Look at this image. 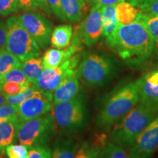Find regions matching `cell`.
Listing matches in <instances>:
<instances>
[{
	"instance_id": "obj_1",
	"label": "cell",
	"mask_w": 158,
	"mask_h": 158,
	"mask_svg": "<svg viewBox=\"0 0 158 158\" xmlns=\"http://www.w3.org/2000/svg\"><path fill=\"white\" fill-rule=\"evenodd\" d=\"M155 41L143 21L138 19L129 24H118L113 48L128 64H141L152 52Z\"/></svg>"
},
{
	"instance_id": "obj_2",
	"label": "cell",
	"mask_w": 158,
	"mask_h": 158,
	"mask_svg": "<svg viewBox=\"0 0 158 158\" xmlns=\"http://www.w3.org/2000/svg\"><path fill=\"white\" fill-rule=\"evenodd\" d=\"M138 81L124 83L106 96L97 116L96 126L100 133L110 131L138 103Z\"/></svg>"
},
{
	"instance_id": "obj_3",
	"label": "cell",
	"mask_w": 158,
	"mask_h": 158,
	"mask_svg": "<svg viewBox=\"0 0 158 158\" xmlns=\"http://www.w3.org/2000/svg\"><path fill=\"white\" fill-rule=\"evenodd\" d=\"M157 114V108L139 101L121 121L112 127L109 141L125 149H130Z\"/></svg>"
},
{
	"instance_id": "obj_4",
	"label": "cell",
	"mask_w": 158,
	"mask_h": 158,
	"mask_svg": "<svg viewBox=\"0 0 158 158\" xmlns=\"http://www.w3.org/2000/svg\"><path fill=\"white\" fill-rule=\"evenodd\" d=\"M52 116L55 127L64 133H76L86 125L88 108L84 95L79 93L68 101L53 106Z\"/></svg>"
},
{
	"instance_id": "obj_5",
	"label": "cell",
	"mask_w": 158,
	"mask_h": 158,
	"mask_svg": "<svg viewBox=\"0 0 158 158\" xmlns=\"http://www.w3.org/2000/svg\"><path fill=\"white\" fill-rule=\"evenodd\" d=\"M79 81L89 88L101 87L114 78L115 67L102 55L89 54L83 57L76 70Z\"/></svg>"
},
{
	"instance_id": "obj_6",
	"label": "cell",
	"mask_w": 158,
	"mask_h": 158,
	"mask_svg": "<svg viewBox=\"0 0 158 158\" xmlns=\"http://www.w3.org/2000/svg\"><path fill=\"white\" fill-rule=\"evenodd\" d=\"M55 124L51 114H46L18 124L15 141L29 147L48 145L54 134Z\"/></svg>"
},
{
	"instance_id": "obj_7",
	"label": "cell",
	"mask_w": 158,
	"mask_h": 158,
	"mask_svg": "<svg viewBox=\"0 0 158 158\" xmlns=\"http://www.w3.org/2000/svg\"><path fill=\"white\" fill-rule=\"evenodd\" d=\"M6 24L7 29L6 50L21 62L39 56L40 46L21 24L18 16L9 18Z\"/></svg>"
},
{
	"instance_id": "obj_8",
	"label": "cell",
	"mask_w": 158,
	"mask_h": 158,
	"mask_svg": "<svg viewBox=\"0 0 158 158\" xmlns=\"http://www.w3.org/2000/svg\"><path fill=\"white\" fill-rule=\"evenodd\" d=\"M80 56L76 54L57 68H43L42 73L33 85L44 92L52 102L53 92L67 77L76 73L75 68L78 66Z\"/></svg>"
},
{
	"instance_id": "obj_9",
	"label": "cell",
	"mask_w": 158,
	"mask_h": 158,
	"mask_svg": "<svg viewBox=\"0 0 158 158\" xmlns=\"http://www.w3.org/2000/svg\"><path fill=\"white\" fill-rule=\"evenodd\" d=\"M18 18L40 48H45L50 42L52 33L51 23L42 15L32 11L26 12Z\"/></svg>"
},
{
	"instance_id": "obj_10",
	"label": "cell",
	"mask_w": 158,
	"mask_h": 158,
	"mask_svg": "<svg viewBox=\"0 0 158 158\" xmlns=\"http://www.w3.org/2000/svg\"><path fill=\"white\" fill-rule=\"evenodd\" d=\"M158 149V114L142 132L130 154L133 158H151Z\"/></svg>"
},
{
	"instance_id": "obj_11",
	"label": "cell",
	"mask_w": 158,
	"mask_h": 158,
	"mask_svg": "<svg viewBox=\"0 0 158 158\" xmlns=\"http://www.w3.org/2000/svg\"><path fill=\"white\" fill-rule=\"evenodd\" d=\"M78 29L83 43L89 47L95 44L102 33V7L94 3L89 15Z\"/></svg>"
},
{
	"instance_id": "obj_12",
	"label": "cell",
	"mask_w": 158,
	"mask_h": 158,
	"mask_svg": "<svg viewBox=\"0 0 158 158\" xmlns=\"http://www.w3.org/2000/svg\"><path fill=\"white\" fill-rule=\"evenodd\" d=\"M18 108L20 120L27 121L48 114L52 108V102L46 96L35 97L21 102Z\"/></svg>"
},
{
	"instance_id": "obj_13",
	"label": "cell",
	"mask_w": 158,
	"mask_h": 158,
	"mask_svg": "<svg viewBox=\"0 0 158 158\" xmlns=\"http://www.w3.org/2000/svg\"><path fill=\"white\" fill-rule=\"evenodd\" d=\"M140 102L158 109V70L138 79Z\"/></svg>"
},
{
	"instance_id": "obj_14",
	"label": "cell",
	"mask_w": 158,
	"mask_h": 158,
	"mask_svg": "<svg viewBox=\"0 0 158 158\" xmlns=\"http://www.w3.org/2000/svg\"><path fill=\"white\" fill-rule=\"evenodd\" d=\"M80 81L76 73L69 76L64 79L53 92L52 105L68 101L80 93Z\"/></svg>"
},
{
	"instance_id": "obj_15",
	"label": "cell",
	"mask_w": 158,
	"mask_h": 158,
	"mask_svg": "<svg viewBox=\"0 0 158 158\" xmlns=\"http://www.w3.org/2000/svg\"><path fill=\"white\" fill-rule=\"evenodd\" d=\"M80 143L70 134L58 136L53 143L51 158H74Z\"/></svg>"
},
{
	"instance_id": "obj_16",
	"label": "cell",
	"mask_w": 158,
	"mask_h": 158,
	"mask_svg": "<svg viewBox=\"0 0 158 158\" xmlns=\"http://www.w3.org/2000/svg\"><path fill=\"white\" fill-rule=\"evenodd\" d=\"M102 33L106 42L111 48L115 43L116 34L118 26L116 17V5H107L102 7Z\"/></svg>"
},
{
	"instance_id": "obj_17",
	"label": "cell",
	"mask_w": 158,
	"mask_h": 158,
	"mask_svg": "<svg viewBox=\"0 0 158 158\" xmlns=\"http://www.w3.org/2000/svg\"><path fill=\"white\" fill-rule=\"evenodd\" d=\"M108 141V138L105 133H100L91 141L81 143L74 158H98L100 152L106 147Z\"/></svg>"
},
{
	"instance_id": "obj_18",
	"label": "cell",
	"mask_w": 158,
	"mask_h": 158,
	"mask_svg": "<svg viewBox=\"0 0 158 158\" xmlns=\"http://www.w3.org/2000/svg\"><path fill=\"white\" fill-rule=\"evenodd\" d=\"M89 4L84 0H61V6L66 21L71 23L80 21L87 13Z\"/></svg>"
},
{
	"instance_id": "obj_19",
	"label": "cell",
	"mask_w": 158,
	"mask_h": 158,
	"mask_svg": "<svg viewBox=\"0 0 158 158\" xmlns=\"http://www.w3.org/2000/svg\"><path fill=\"white\" fill-rule=\"evenodd\" d=\"M73 37V27L71 25H61L55 27L51 35V45L57 49H65L70 45Z\"/></svg>"
},
{
	"instance_id": "obj_20",
	"label": "cell",
	"mask_w": 158,
	"mask_h": 158,
	"mask_svg": "<svg viewBox=\"0 0 158 158\" xmlns=\"http://www.w3.org/2000/svg\"><path fill=\"white\" fill-rule=\"evenodd\" d=\"M21 121L7 120L0 122V152L5 155L6 148L15 141L18 124Z\"/></svg>"
},
{
	"instance_id": "obj_21",
	"label": "cell",
	"mask_w": 158,
	"mask_h": 158,
	"mask_svg": "<svg viewBox=\"0 0 158 158\" xmlns=\"http://www.w3.org/2000/svg\"><path fill=\"white\" fill-rule=\"evenodd\" d=\"M116 17L118 24L125 25L134 22L140 13V10L127 2L116 5Z\"/></svg>"
},
{
	"instance_id": "obj_22",
	"label": "cell",
	"mask_w": 158,
	"mask_h": 158,
	"mask_svg": "<svg viewBox=\"0 0 158 158\" xmlns=\"http://www.w3.org/2000/svg\"><path fill=\"white\" fill-rule=\"evenodd\" d=\"M21 69L27 78L34 84L43 70L42 59L36 57L25 61L21 63Z\"/></svg>"
},
{
	"instance_id": "obj_23",
	"label": "cell",
	"mask_w": 158,
	"mask_h": 158,
	"mask_svg": "<svg viewBox=\"0 0 158 158\" xmlns=\"http://www.w3.org/2000/svg\"><path fill=\"white\" fill-rule=\"evenodd\" d=\"M21 62L7 50L0 51V78L13 69L19 68Z\"/></svg>"
},
{
	"instance_id": "obj_24",
	"label": "cell",
	"mask_w": 158,
	"mask_h": 158,
	"mask_svg": "<svg viewBox=\"0 0 158 158\" xmlns=\"http://www.w3.org/2000/svg\"><path fill=\"white\" fill-rule=\"evenodd\" d=\"M40 96H46L44 92L42 91L39 90L38 89L35 87L33 85L31 87L27 88V89L23 91L21 93L16 94V95L13 96H6L5 95V101L7 104L15 105V106H19L25 100H28L29 98H35V97ZM47 97V96H46ZM48 98V97H47Z\"/></svg>"
},
{
	"instance_id": "obj_25",
	"label": "cell",
	"mask_w": 158,
	"mask_h": 158,
	"mask_svg": "<svg viewBox=\"0 0 158 158\" xmlns=\"http://www.w3.org/2000/svg\"><path fill=\"white\" fill-rule=\"evenodd\" d=\"M7 82L17 83V84L25 85L29 87L33 86V83L27 78L21 68L13 69L9 71L7 73H6L5 76L0 78V85Z\"/></svg>"
},
{
	"instance_id": "obj_26",
	"label": "cell",
	"mask_w": 158,
	"mask_h": 158,
	"mask_svg": "<svg viewBox=\"0 0 158 158\" xmlns=\"http://www.w3.org/2000/svg\"><path fill=\"white\" fill-rule=\"evenodd\" d=\"M137 19L143 21L155 43L158 42V16L145 15L140 10Z\"/></svg>"
},
{
	"instance_id": "obj_27",
	"label": "cell",
	"mask_w": 158,
	"mask_h": 158,
	"mask_svg": "<svg viewBox=\"0 0 158 158\" xmlns=\"http://www.w3.org/2000/svg\"><path fill=\"white\" fill-rule=\"evenodd\" d=\"M19 108L15 105L5 104L0 107V122L13 120V121H21L19 117Z\"/></svg>"
},
{
	"instance_id": "obj_28",
	"label": "cell",
	"mask_w": 158,
	"mask_h": 158,
	"mask_svg": "<svg viewBox=\"0 0 158 158\" xmlns=\"http://www.w3.org/2000/svg\"><path fill=\"white\" fill-rule=\"evenodd\" d=\"M29 147L23 144H10L6 148V155L9 158H27Z\"/></svg>"
},
{
	"instance_id": "obj_29",
	"label": "cell",
	"mask_w": 158,
	"mask_h": 158,
	"mask_svg": "<svg viewBox=\"0 0 158 158\" xmlns=\"http://www.w3.org/2000/svg\"><path fill=\"white\" fill-rule=\"evenodd\" d=\"M27 158H51V149L48 145L29 147Z\"/></svg>"
},
{
	"instance_id": "obj_30",
	"label": "cell",
	"mask_w": 158,
	"mask_h": 158,
	"mask_svg": "<svg viewBox=\"0 0 158 158\" xmlns=\"http://www.w3.org/2000/svg\"><path fill=\"white\" fill-rule=\"evenodd\" d=\"M0 88L6 96H13L21 93L29 87L25 85L17 84V83L7 82L0 85Z\"/></svg>"
},
{
	"instance_id": "obj_31",
	"label": "cell",
	"mask_w": 158,
	"mask_h": 158,
	"mask_svg": "<svg viewBox=\"0 0 158 158\" xmlns=\"http://www.w3.org/2000/svg\"><path fill=\"white\" fill-rule=\"evenodd\" d=\"M18 0H0V15L7 16L20 8Z\"/></svg>"
},
{
	"instance_id": "obj_32",
	"label": "cell",
	"mask_w": 158,
	"mask_h": 158,
	"mask_svg": "<svg viewBox=\"0 0 158 158\" xmlns=\"http://www.w3.org/2000/svg\"><path fill=\"white\" fill-rule=\"evenodd\" d=\"M106 147L109 153L110 158H133L125 149L118 147L109 141H108Z\"/></svg>"
},
{
	"instance_id": "obj_33",
	"label": "cell",
	"mask_w": 158,
	"mask_h": 158,
	"mask_svg": "<svg viewBox=\"0 0 158 158\" xmlns=\"http://www.w3.org/2000/svg\"><path fill=\"white\" fill-rule=\"evenodd\" d=\"M46 2L50 10L55 15H56L62 21H66L61 6V0H46Z\"/></svg>"
},
{
	"instance_id": "obj_34",
	"label": "cell",
	"mask_w": 158,
	"mask_h": 158,
	"mask_svg": "<svg viewBox=\"0 0 158 158\" xmlns=\"http://www.w3.org/2000/svg\"><path fill=\"white\" fill-rule=\"evenodd\" d=\"M7 24L0 21V51L5 50L7 44Z\"/></svg>"
},
{
	"instance_id": "obj_35",
	"label": "cell",
	"mask_w": 158,
	"mask_h": 158,
	"mask_svg": "<svg viewBox=\"0 0 158 158\" xmlns=\"http://www.w3.org/2000/svg\"><path fill=\"white\" fill-rule=\"evenodd\" d=\"M139 10L141 13L145 15H151V16H158V2L150 4L143 8Z\"/></svg>"
},
{
	"instance_id": "obj_36",
	"label": "cell",
	"mask_w": 158,
	"mask_h": 158,
	"mask_svg": "<svg viewBox=\"0 0 158 158\" xmlns=\"http://www.w3.org/2000/svg\"><path fill=\"white\" fill-rule=\"evenodd\" d=\"M20 7L27 11H31L39 7L35 0H18Z\"/></svg>"
},
{
	"instance_id": "obj_37",
	"label": "cell",
	"mask_w": 158,
	"mask_h": 158,
	"mask_svg": "<svg viewBox=\"0 0 158 158\" xmlns=\"http://www.w3.org/2000/svg\"><path fill=\"white\" fill-rule=\"evenodd\" d=\"M158 2V0H128V2L135 6L138 9H142L150 4Z\"/></svg>"
},
{
	"instance_id": "obj_38",
	"label": "cell",
	"mask_w": 158,
	"mask_h": 158,
	"mask_svg": "<svg viewBox=\"0 0 158 158\" xmlns=\"http://www.w3.org/2000/svg\"><path fill=\"white\" fill-rule=\"evenodd\" d=\"M125 0H94V2L100 7H104L107 5H116L118 3L124 2Z\"/></svg>"
},
{
	"instance_id": "obj_39",
	"label": "cell",
	"mask_w": 158,
	"mask_h": 158,
	"mask_svg": "<svg viewBox=\"0 0 158 158\" xmlns=\"http://www.w3.org/2000/svg\"><path fill=\"white\" fill-rule=\"evenodd\" d=\"M37 2V3L38 4L39 7H41L42 8L45 10L47 13H50V9H49L48 5H47L46 0H35Z\"/></svg>"
},
{
	"instance_id": "obj_40",
	"label": "cell",
	"mask_w": 158,
	"mask_h": 158,
	"mask_svg": "<svg viewBox=\"0 0 158 158\" xmlns=\"http://www.w3.org/2000/svg\"><path fill=\"white\" fill-rule=\"evenodd\" d=\"M106 145H107V144H106ZM98 158H110L109 153H108L107 147H106V146L104 148H102L100 155L98 156Z\"/></svg>"
},
{
	"instance_id": "obj_41",
	"label": "cell",
	"mask_w": 158,
	"mask_h": 158,
	"mask_svg": "<svg viewBox=\"0 0 158 158\" xmlns=\"http://www.w3.org/2000/svg\"><path fill=\"white\" fill-rule=\"evenodd\" d=\"M5 104H6L5 94H4L1 88H0V107Z\"/></svg>"
},
{
	"instance_id": "obj_42",
	"label": "cell",
	"mask_w": 158,
	"mask_h": 158,
	"mask_svg": "<svg viewBox=\"0 0 158 158\" xmlns=\"http://www.w3.org/2000/svg\"><path fill=\"white\" fill-rule=\"evenodd\" d=\"M84 1L86 2L89 3V4H90V3H92V2H94V0H84Z\"/></svg>"
},
{
	"instance_id": "obj_43",
	"label": "cell",
	"mask_w": 158,
	"mask_h": 158,
	"mask_svg": "<svg viewBox=\"0 0 158 158\" xmlns=\"http://www.w3.org/2000/svg\"><path fill=\"white\" fill-rule=\"evenodd\" d=\"M155 45L156 49H157V54H158V42L155 43Z\"/></svg>"
},
{
	"instance_id": "obj_44",
	"label": "cell",
	"mask_w": 158,
	"mask_h": 158,
	"mask_svg": "<svg viewBox=\"0 0 158 158\" xmlns=\"http://www.w3.org/2000/svg\"><path fill=\"white\" fill-rule=\"evenodd\" d=\"M0 153H1V152H0Z\"/></svg>"
}]
</instances>
